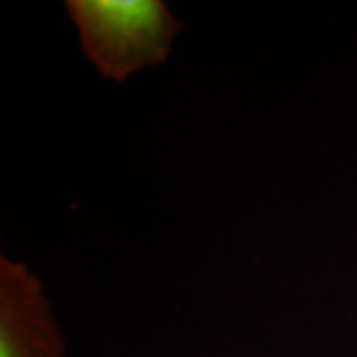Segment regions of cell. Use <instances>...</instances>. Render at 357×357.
<instances>
[{"instance_id": "cell-1", "label": "cell", "mask_w": 357, "mask_h": 357, "mask_svg": "<svg viewBox=\"0 0 357 357\" xmlns=\"http://www.w3.org/2000/svg\"><path fill=\"white\" fill-rule=\"evenodd\" d=\"M66 6L86 58L114 82L167 60L183 28L159 0H70Z\"/></svg>"}, {"instance_id": "cell-2", "label": "cell", "mask_w": 357, "mask_h": 357, "mask_svg": "<svg viewBox=\"0 0 357 357\" xmlns=\"http://www.w3.org/2000/svg\"><path fill=\"white\" fill-rule=\"evenodd\" d=\"M0 357H64L42 282L0 256Z\"/></svg>"}]
</instances>
